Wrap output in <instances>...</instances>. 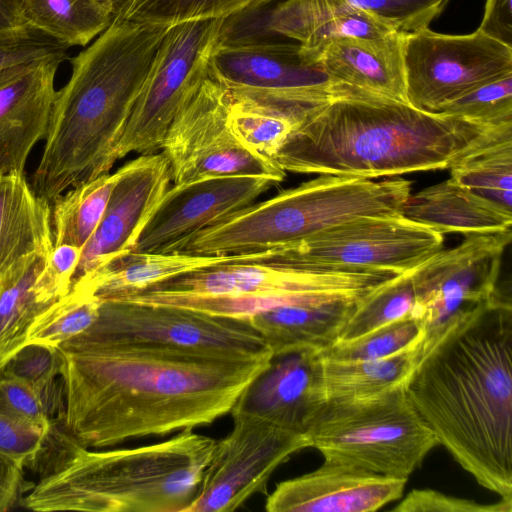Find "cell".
<instances>
[{
	"mask_svg": "<svg viewBox=\"0 0 512 512\" xmlns=\"http://www.w3.org/2000/svg\"><path fill=\"white\" fill-rule=\"evenodd\" d=\"M394 32L389 27L364 12L337 15L310 29L299 42L301 54L311 62L332 41L343 38L378 39Z\"/></svg>",
	"mask_w": 512,
	"mask_h": 512,
	"instance_id": "41",
	"label": "cell"
},
{
	"mask_svg": "<svg viewBox=\"0 0 512 512\" xmlns=\"http://www.w3.org/2000/svg\"><path fill=\"white\" fill-rule=\"evenodd\" d=\"M229 434L215 442L197 492L184 512H232L256 494H266L276 469L308 448L304 435L263 418L232 414Z\"/></svg>",
	"mask_w": 512,
	"mask_h": 512,
	"instance_id": "14",
	"label": "cell"
},
{
	"mask_svg": "<svg viewBox=\"0 0 512 512\" xmlns=\"http://www.w3.org/2000/svg\"><path fill=\"white\" fill-rule=\"evenodd\" d=\"M449 169L453 182L512 212V122L492 127Z\"/></svg>",
	"mask_w": 512,
	"mask_h": 512,
	"instance_id": "29",
	"label": "cell"
},
{
	"mask_svg": "<svg viewBox=\"0 0 512 512\" xmlns=\"http://www.w3.org/2000/svg\"><path fill=\"white\" fill-rule=\"evenodd\" d=\"M54 248L51 204L24 174L0 177V274L23 257Z\"/></svg>",
	"mask_w": 512,
	"mask_h": 512,
	"instance_id": "27",
	"label": "cell"
},
{
	"mask_svg": "<svg viewBox=\"0 0 512 512\" xmlns=\"http://www.w3.org/2000/svg\"><path fill=\"white\" fill-rule=\"evenodd\" d=\"M224 18L170 27L163 37L117 145V159L162 149L167 130L186 97L209 75Z\"/></svg>",
	"mask_w": 512,
	"mask_h": 512,
	"instance_id": "11",
	"label": "cell"
},
{
	"mask_svg": "<svg viewBox=\"0 0 512 512\" xmlns=\"http://www.w3.org/2000/svg\"><path fill=\"white\" fill-rule=\"evenodd\" d=\"M424 337L421 323L412 316H406L358 337L337 340L319 352L323 359L329 360L379 359L412 346Z\"/></svg>",
	"mask_w": 512,
	"mask_h": 512,
	"instance_id": "37",
	"label": "cell"
},
{
	"mask_svg": "<svg viewBox=\"0 0 512 512\" xmlns=\"http://www.w3.org/2000/svg\"><path fill=\"white\" fill-rule=\"evenodd\" d=\"M275 183L259 176H224L169 187L132 251L180 252L198 232L235 214Z\"/></svg>",
	"mask_w": 512,
	"mask_h": 512,
	"instance_id": "17",
	"label": "cell"
},
{
	"mask_svg": "<svg viewBox=\"0 0 512 512\" xmlns=\"http://www.w3.org/2000/svg\"><path fill=\"white\" fill-rule=\"evenodd\" d=\"M22 10L26 24L67 47L86 46L114 18L96 0H22Z\"/></svg>",
	"mask_w": 512,
	"mask_h": 512,
	"instance_id": "31",
	"label": "cell"
},
{
	"mask_svg": "<svg viewBox=\"0 0 512 512\" xmlns=\"http://www.w3.org/2000/svg\"><path fill=\"white\" fill-rule=\"evenodd\" d=\"M69 47L25 24L0 30V69L52 56L67 57Z\"/></svg>",
	"mask_w": 512,
	"mask_h": 512,
	"instance_id": "42",
	"label": "cell"
},
{
	"mask_svg": "<svg viewBox=\"0 0 512 512\" xmlns=\"http://www.w3.org/2000/svg\"><path fill=\"white\" fill-rule=\"evenodd\" d=\"M65 56L0 69V177L24 174L34 145L45 139L55 98V76Z\"/></svg>",
	"mask_w": 512,
	"mask_h": 512,
	"instance_id": "20",
	"label": "cell"
},
{
	"mask_svg": "<svg viewBox=\"0 0 512 512\" xmlns=\"http://www.w3.org/2000/svg\"><path fill=\"white\" fill-rule=\"evenodd\" d=\"M492 127L335 83L274 160L285 171L367 179L448 169Z\"/></svg>",
	"mask_w": 512,
	"mask_h": 512,
	"instance_id": "3",
	"label": "cell"
},
{
	"mask_svg": "<svg viewBox=\"0 0 512 512\" xmlns=\"http://www.w3.org/2000/svg\"><path fill=\"white\" fill-rule=\"evenodd\" d=\"M306 438L326 461L407 479L439 445L404 383L366 397L327 400Z\"/></svg>",
	"mask_w": 512,
	"mask_h": 512,
	"instance_id": "7",
	"label": "cell"
},
{
	"mask_svg": "<svg viewBox=\"0 0 512 512\" xmlns=\"http://www.w3.org/2000/svg\"><path fill=\"white\" fill-rule=\"evenodd\" d=\"M101 5L109 9L114 15L125 0H96Z\"/></svg>",
	"mask_w": 512,
	"mask_h": 512,
	"instance_id": "49",
	"label": "cell"
},
{
	"mask_svg": "<svg viewBox=\"0 0 512 512\" xmlns=\"http://www.w3.org/2000/svg\"><path fill=\"white\" fill-rule=\"evenodd\" d=\"M512 305L499 290L423 347L404 383L413 406L476 482L512 500Z\"/></svg>",
	"mask_w": 512,
	"mask_h": 512,
	"instance_id": "2",
	"label": "cell"
},
{
	"mask_svg": "<svg viewBox=\"0 0 512 512\" xmlns=\"http://www.w3.org/2000/svg\"><path fill=\"white\" fill-rule=\"evenodd\" d=\"M101 304L94 294L71 289L37 317L28 330L26 343L58 347L87 330L97 320Z\"/></svg>",
	"mask_w": 512,
	"mask_h": 512,
	"instance_id": "35",
	"label": "cell"
},
{
	"mask_svg": "<svg viewBox=\"0 0 512 512\" xmlns=\"http://www.w3.org/2000/svg\"><path fill=\"white\" fill-rule=\"evenodd\" d=\"M365 295L327 293L273 308L247 320L273 356L303 349L322 350L337 341L358 301Z\"/></svg>",
	"mask_w": 512,
	"mask_h": 512,
	"instance_id": "22",
	"label": "cell"
},
{
	"mask_svg": "<svg viewBox=\"0 0 512 512\" xmlns=\"http://www.w3.org/2000/svg\"><path fill=\"white\" fill-rule=\"evenodd\" d=\"M228 121L237 138L251 151L273 159L297 124L285 114L232 98Z\"/></svg>",
	"mask_w": 512,
	"mask_h": 512,
	"instance_id": "36",
	"label": "cell"
},
{
	"mask_svg": "<svg viewBox=\"0 0 512 512\" xmlns=\"http://www.w3.org/2000/svg\"><path fill=\"white\" fill-rule=\"evenodd\" d=\"M49 254H30L0 274V366L26 343L33 322L56 302L38 284Z\"/></svg>",
	"mask_w": 512,
	"mask_h": 512,
	"instance_id": "28",
	"label": "cell"
},
{
	"mask_svg": "<svg viewBox=\"0 0 512 512\" xmlns=\"http://www.w3.org/2000/svg\"><path fill=\"white\" fill-rule=\"evenodd\" d=\"M227 258L183 252L130 251L99 266L72 285L71 289L88 291L101 300H118L143 292L177 275L221 263Z\"/></svg>",
	"mask_w": 512,
	"mask_h": 512,
	"instance_id": "26",
	"label": "cell"
},
{
	"mask_svg": "<svg viewBox=\"0 0 512 512\" xmlns=\"http://www.w3.org/2000/svg\"><path fill=\"white\" fill-rule=\"evenodd\" d=\"M169 28L114 15L106 30L69 59L71 76L56 91L44 151L33 175L38 197L51 204L68 189L109 173Z\"/></svg>",
	"mask_w": 512,
	"mask_h": 512,
	"instance_id": "4",
	"label": "cell"
},
{
	"mask_svg": "<svg viewBox=\"0 0 512 512\" xmlns=\"http://www.w3.org/2000/svg\"><path fill=\"white\" fill-rule=\"evenodd\" d=\"M115 180V173L102 174L68 189L51 202L54 246H85L102 219Z\"/></svg>",
	"mask_w": 512,
	"mask_h": 512,
	"instance_id": "32",
	"label": "cell"
},
{
	"mask_svg": "<svg viewBox=\"0 0 512 512\" xmlns=\"http://www.w3.org/2000/svg\"><path fill=\"white\" fill-rule=\"evenodd\" d=\"M229 91L209 75L183 101L164 138L174 185L224 176H259L282 182L275 160L248 149L229 121Z\"/></svg>",
	"mask_w": 512,
	"mask_h": 512,
	"instance_id": "10",
	"label": "cell"
},
{
	"mask_svg": "<svg viewBox=\"0 0 512 512\" xmlns=\"http://www.w3.org/2000/svg\"><path fill=\"white\" fill-rule=\"evenodd\" d=\"M0 391L7 403L27 418L41 422H53L52 416L59 404L35 389L29 383L0 369Z\"/></svg>",
	"mask_w": 512,
	"mask_h": 512,
	"instance_id": "44",
	"label": "cell"
},
{
	"mask_svg": "<svg viewBox=\"0 0 512 512\" xmlns=\"http://www.w3.org/2000/svg\"><path fill=\"white\" fill-rule=\"evenodd\" d=\"M100 223L81 249L71 287L112 258L130 252L172 181L163 152L140 155L116 172Z\"/></svg>",
	"mask_w": 512,
	"mask_h": 512,
	"instance_id": "18",
	"label": "cell"
},
{
	"mask_svg": "<svg viewBox=\"0 0 512 512\" xmlns=\"http://www.w3.org/2000/svg\"><path fill=\"white\" fill-rule=\"evenodd\" d=\"M392 270H306L228 256L218 264L177 275L147 290L203 296L273 295L316 291L369 293L399 275ZM145 290V291H147Z\"/></svg>",
	"mask_w": 512,
	"mask_h": 512,
	"instance_id": "16",
	"label": "cell"
},
{
	"mask_svg": "<svg viewBox=\"0 0 512 512\" xmlns=\"http://www.w3.org/2000/svg\"><path fill=\"white\" fill-rule=\"evenodd\" d=\"M209 76L232 98L281 112L297 126L335 91L318 63L301 54L298 42L217 46Z\"/></svg>",
	"mask_w": 512,
	"mask_h": 512,
	"instance_id": "12",
	"label": "cell"
},
{
	"mask_svg": "<svg viewBox=\"0 0 512 512\" xmlns=\"http://www.w3.org/2000/svg\"><path fill=\"white\" fill-rule=\"evenodd\" d=\"M53 422L41 423L14 410L0 391V453L23 466L34 463L52 430Z\"/></svg>",
	"mask_w": 512,
	"mask_h": 512,
	"instance_id": "40",
	"label": "cell"
},
{
	"mask_svg": "<svg viewBox=\"0 0 512 512\" xmlns=\"http://www.w3.org/2000/svg\"><path fill=\"white\" fill-rule=\"evenodd\" d=\"M449 0H286L271 9L270 27L298 43L316 25L337 15L364 12L396 33L428 27Z\"/></svg>",
	"mask_w": 512,
	"mask_h": 512,
	"instance_id": "23",
	"label": "cell"
},
{
	"mask_svg": "<svg viewBox=\"0 0 512 512\" xmlns=\"http://www.w3.org/2000/svg\"><path fill=\"white\" fill-rule=\"evenodd\" d=\"M58 350L65 432L110 447L212 424L231 412L271 359L233 361L169 347L73 337Z\"/></svg>",
	"mask_w": 512,
	"mask_h": 512,
	"instance_id": "1",
	"label": "cell"
},
{
	"mask_svg": "<svg viewBox=\"0 0 512 512\" xmlns=\"http://www.w3.org/2000/svg\"><path fill=\"white\" fill-rule=\"evenodd\" d=\"M442 233L403 215L365 217L292 244L247 255L249 261L306 270L406 272L443 247Z\"/></svg>",
	"mask_w": 512,
	"mask_h": 512,
	"instance_id": "8",
	"label": "cell"
},
{
	"mask_svg": "<svg viewBox=\"0 0 512 512\" xmlns=\"http://www.w3.org/2000/svg\"><path fill=\"white\" fill-rule=\"evenodd\" d=\"M216 440L179 431L151 445L91 451L80 444L24 498L33 511L184 512Z\"/></svg>",
	"mask_w": 512,
	"mask_h": 512,
	"instance_id": "5",
	"label": "cell"
},
{
	"mask_svg": "<svg viewBox=\"0 0 512 512\" xmlns=\"http://www.w3.org/2000/svg\"><path fill=\"white\" fill-rule=\"evenodd\" d=\"M403 38L393 33L378 39H338L323 48L316 63L332 83L408 103Z\"/></svg>",
	"mask_w": 512,
	"mask_h": 512,
	"instance_id": "24",
	"label": "cell"
},
{
	"mask_svg": "<svg viewBox=\"0 0 512 512\" xmlns=\"http://www.w3.org/2000/svg\"><path fill=\"white\" fill-rule=\"evenodd\" d=\"M272 0H125L116 16L143 24L175 25L220 19Z\"/></svg>",
	"mask_w": 512,
	"mask_h": 512,
	"instance_id": "33",
	"label": "cell"
},
{
	"mask_svg": "<svg viewBox=\"0 0 512 512\" xmlns=\"http://www.w3.org/2000/svg\"><path fill=\"white\" fill-rule=\"evenodd\" d=\"M392 511L397 512H511L512 500L493 504L449 496L433 489H413Z\"/></svg>",
	"mask_w": 512,
	"mask_h": 512,
	"instance_id": "43",
	"label": "cell"
},
{
	"mask_svg": "<svg viewBox=\"0 0 512 512\" xmlns=\"http://www.w3.org/2000/svg\"><path fill=\"white\" fill-rule=\"evenodd\" d=\"M403 63L408 103L439 113L449 102L512 73V47L478 29L449 35L424 27L404 34Z\"/></svg>",
	"mask_w": 512,
	"mask_h": 512,
	"instance_id": "13",
	"label": "cell"
},
{
	"mask_svg": "<svg viewBox=\"0 0 512 512\" xmlns=\"http://www.w3.org/2000/svg\"><path fill=\"white\" fill-rule=\"evenodd\" d=\"M81 249L70 245L54 246L46 265L38 277L43 291L53 300L64 297L71 289V281L80 258Z\"/></svg>",
	"mask_w": 512,
	"mask_h": 512,
	"instance_id": "45",
	"label": "cell"
},
{
	"mask_svg": "<svg viewBox=\"0 0 512 512\" xmlns=\"http://www.w3.org/2000/svg\"><path fill=\"white\" fill-rule=\"evenodd\" d=\"M402 215L445 233H486L511 229L512 212L456 184L450 178L410 194Z\"/></svg>",
	"mask_w": 512,
	"mask_h": 512,
	"instance_id": "25",
	"label": "cell"
},
{
	"mask_svg": "<svg viewBox=\"0 0 512 512\" xmlns=\"http://www.w3.org/2000/svg\"><path fill=\"white\" fill-rule=\"evenodd\" d=\"M24 466L0 453V512L11 509L21 494Z\"/></svg>",
	"mask_w": 512,
	"mask_h": 512,
	"instance_id": "47",
	"label": "cell"
},
{
	"mask_svg": "<svg viewBox=\"0 0 512 512\" xmlns=\"http://www.w3.org/2000/svg\"><path fill=\"white\" fill-rule=\"evenodd\" d=\"M478 30L512 47V0H486Z\"/></svg>",
	"mask_w": 512,
	"mask_h": 512,
	"instance_id": "46",
	"label": "cell"
},
{
	"mask_svg": "<svg viewBox=\"0 0 512 512\" xmlns=\"http://www.w3.org/2000/svg\"><path fill=\"white\" fill-rule=\"evenodd\" d=\"M424 338L379 359L339 361L321 357L326 401L366 397L405 383L419 358Z\"/></svg>",
	"mask_w": 512,
	"mask_h": 512,
	"instance_id": "30",
	"label": "cell"
},
{
	"mask_svg": "<svg viewBox=\"0 0 512 512\" xmlns=\"http://www.w3.org/2000/svg\"><path fill=\"white\" fill-rule=\"evenodd\" d=\"M75 337L92 342L169 347L233 361L267 360L273 356L248 320L118 300H102L97 320Z\"/></svg>",
	"mask_w": 512,
	"mask_h": 512,
	"instance_id": "9",
	"label": "cell"
},
{
	"mask_svg": "<svg viewBox=\"0 0 512 512\" xmlns=\"http://www.w3.org/2000/svg\"><path fill=\"white\" fill-rule=\"evenodd\" d=\"M325 402L320 352L303 349L272 356L268 367L236 400L230 414L260 417L306 436Z\"/></svg>",
	"mask_w": 512,
	"mask_h": 512,
	"instance_id": "19",
	"label": "cell"
},
{
	"mask_svg": "<svg viewBox=\"0 0 512 512\" xmlns=\"http://www.w3.org/2000/svg\"><path fill=\"white\" fill-rule=\"evenodd\" d=\"M413 270L395 276L362 297L337 340L352 339L384 324L412 316L416 304Z\"/></svg>",
	"mask_w": 512,
	"mask_h": 512,
	"instance_id": "34",
	"label": "cell"
},
{
	"mask_svg": "<svg viewBox=\"0 0 512 512\" xmlns=\"http://www.w3.org/2000/svg\"><path fill=\"white\" fill-rule=\"evenodd\" d=\"M407 478L326 461L282 481L268 495L267 512H373L402 497Z\"/></svg>",
	"mask_w": 512,
	"mask_h": 512,
	"instance_id": "21",
	"label": "cell"
},
{
	"mask_svg": "<svg viewBox=\"0 0 512 512\" xmlns=\"http://www.w3.org/2000/svg\"><path fill=\"white\" fill-rule=\"evenodd\" d=\"M25 24L22 0H0V30Z\"/></svg>",
	"mask_w": 512,
	"mask_h": 512,
	"instance_id": "48",
	"label": "cell"
},
{
	"mask_svg": "<svg viewBox=\"0 0 512 512\" xmlns=\"http://www.w3.org/2000/svg\"><path fill=\"white\" fill-rule=\"evenodd\" d=\"M511 239V229L465 234L458 246L441 249L414 268L412 317L421 323L426 338L498 291L502 257Z\"/></svg>",
	"mask_w": 512,
	"mask_h": 512,
	"instance_id": "15",
	"label": "cell"
},
{
	"mask_svg": "<svg viewBox=\"0 0 512 512\" xmlns=\"http://www.w3.org/2000/svg\"><path fill=\"white\" fill-rule=\"evenodd\" d=\"M411 185L402 178L373 181L320 174L203 229L180 252L252 254L295 243L351 220L402 215Z\"/></svg>",
	"mask_w": 512,
	"mask_h": 512,
	"instance_id": "6",
	"label": "cell"
},
{
	"mask_svg": "<svg viewBox=\"0 0 512 512\" xmlns=\"http://www.w3.org/2000/svg\"><path fill=\"white\" fill-rule=\"evenodd\" d=\"M4 372L29 383L48 398L62 404L63 389L56 378L61 377L62 358L57 347L25 343L0 366Z\"/></svg>",
	"mask_w": 512,
	"mask_h": 512,
	"instance_id": "39",
	"label": "cell"
},
{
	"mask_svg": "<svg viewBox=\"0 0 512 512\" xmlns=\"http://www.w3.org/2000/svg\"><path fill=\"white\" fill-rule=\"evenodd\" d=\"M439 113L486 126L512 122V73L487 82L449 102Z\"/></svg>",
	"mask_w": 512,
	"mask_h": 512,
	"instance_id": "38",
	"label": "cell"
}]
</instances>
